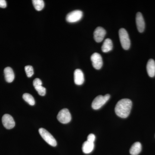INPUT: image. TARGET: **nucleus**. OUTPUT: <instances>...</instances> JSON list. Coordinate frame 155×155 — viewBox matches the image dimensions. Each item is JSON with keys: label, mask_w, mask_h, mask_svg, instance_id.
<instances>
[{"label": "nucleus", "mask_w": 155, "mask_h": 155, "mask_svg": "<svg viewBox=\"0 0 155 155\" xmlns=\"http://www.w3.org/2000/svg\"><path fill=\"white\" fill-rule=\"evenodd\" d=\"M33 86L35 87H36L41 86L42 84L41 81L38 78H36L33 81Z\"/></svg>", "instance_id": "nucleus-21"}, {"label": "nucleus", "mask_w": 155, "mask_h": 155, "mask_svg": "<svg viewBox=\"0 0 155 155\" xmlns=\"http://www.w3.org/2000/svg\"><path fill=\"white\" fill-rule=\"evenodd\" d=\"M32 3L34 7L37 11H41L44 8L45 3L43 0H33Z\"/></svg>", "instance_id": "nucleus-17"}, {"label": "nucleus", "mask_w": 155, "mask_h": 155, "mask_svg": "<svg viewBox=\"0 0 155 155\" xmlns=\"http://www.w3.org/2000/svg\"><path fill=\"white\" fill-rule=\"evenodd\" d=\"M35 89L36 90V91L38 92L39 94L41 96H44L46 94V90L45 87L41 85V86H39L36 87H35Z\"/></svg>", "instance_id": "nucleus-20"}, {"label": "nucleus", "mask_w": 155, "mask_h": 155, "mask_svg": "<svg viewBox=\"0 0 155 155\" xmlns=\"http://www.w3.org/2000/svg\"><path fill=\"white\" fill-rule=\"evenodd\" d=\"M142 150L141 143L139 142L134 143L130 147V153L131 155H138Z\"/></svg>", "instance_id": "nucleus-16"}, {"label": "nucleus", "mask_w": 155, "mask_h": 155, "mask_svg": "<svg viewBox=\"0 0 155 155\" xmlns=\"http://www.w3.org/2000/svg\"><path fill=\"white\" fill-rule=\"evenodd\" d=\"M7 7V2L5 0H0V8H5Z\"/></svg>", "instance_id": "nucleus-23"}, {"label": "nucleus", "mask_w": 155, "mask_h": 155, "mask_svg": "<svg viewBox=\"0 0 155 155\" xmlns=\"http://www.w3.org/2000/svg\"><path fill=\"white\" fill-rule=\"evenodd\" d=\"M147 70L148 75L150 77H154L155 75V62L153 59H150L148 61L147 65Z\"/></svg>", "instance_id": "nucleus-13"}, {"label": "nucleus", "mask_w": 155, "mask_h": 155, "mask_svg": "<svg viewBox=\"0 0 155 155\" xmlns=\"http://www.w3.org/2000/svg\"><path fill=\"white\" fill-rule=\"evenodd\" d=\"M131 100L128 99H122L116 104L115 113L116 115L122 118H126L129 116L132 108Z\"/></svg>", "instance_id": "nucleus-1"}, {"label": "nucleus", "mask_w": 155, "mask_h": 155, "mask_svg": "<svg viewBox=\"0 0 155 155\" xmlns=\"http://www.w3.org/2000/svg\"><path fill=\"white\" fill-rule=\"evenodd\" d=\"M22 98L30 105L33 106L35 104V101L31 95L28 93H25L23 94Z\"/></svg>", "instance_id": "nucleus-18"}, {"label": "nucleus", "mask_w": 155, "mask_h": 155, "mask_svg": "<svg viewBox=\"0 0 155 155\" xmlns=\"http://www.w3.org/2000/svg\"><path fill=\"white\" fill-rule=\"evenodd\" d=\"M83 17V12L80 10H75L67 14L66 20L70 23L78 22Z\"/></svg>", "instance_id": "nucleus-6"}, {"label": "nucleus", "mask_w": 155, "mask_h": 155, "mask_svg": "<svg viewBox=\"0 0 155 155\" xmlns=\"http://www.w3.org/2000/svg\"><path fill=\"white\" fill-rule=\"evenodd\" d=\"M25 70L26 75L28 78L31 77L34 74V69L33 67L31 66H25Z\"/></svg>", "instance_id": "nucleus-19"}, {"label": "nucleus", "mask_w": 155, "mask_h": 155, "mask_svg": "<svg viewBox=\"0 0 155 155\" xmlns=\"http://www.w3.org/2000/svg\"><path fill=\"white\" fill-rule=\"evenodd\" d=\"M95 136L93 134H91L88 136L87 137V141L91 143H94L95 140Z\"/></svg>", "instance_id": "nucleus-22"}, {"label": "nucleus", "mask_w": 155, "mask_h": 155, "mask_svg": "<svg viewBox=\"0 0 155 155\" xmlns=\"http://www.w3.org/2000/svg\"><path fill=\"white\" fill-rule=\"evenodd\" d=\"M39 133L42 138L48 144L53 147H56L57 145V141L54 137L48 130L43 128L39 129Z\"/></svg>", "instance_id": "nucleus-4"}, {"label": "nucleus", "mask_w": 155, "mask_h": 155, "mask_svg": "<svg viewBox=\"0 0 155 155\" xmlns=\"http://www.w3.org/2000/svg\"><path fill=\"white\" fill-rule=\"evenodd\" d=\"M57 119L62 124L69 123L72 119V116L69 110L66 108L62 109L58 113Z\"/></svg>", "instance_id": "nucleus-5"}, {"label": "nucleus", "mask_w": 155, "mask_h": 155, "mask_svg": "<svg viewBox=\"0 0 155 155\" xmlns=\"http://www.w3.org/2000/svg\"><path fill=\"white\" fill-rule=\"evenodd\" d=\"M113 48V44L112 40L110 38L106 39L102 46V51L103 52L107 53L111 51Z\"/></svg>", "instance_id": "nucleus-15"}, {"label": "nucleus", "mask_w": 155, "mask_h": 155, "mask_svg": "<svg viewBox=\"0 0 155 155\" xmlns=\"http://www.w3.org/2000/svg\"><path fill=\"white\" fill-rule=\"evenodd\" d=\"M136 22L137 27L140 32H143L144 31L145 24L142 14L140 12H138L136 17Z\"/></svg>", "instance_id": "nucleus-10"}, {"label": "nucleus", "mask_w": 155, "mask_h": 155, "mask_svg": "<svg viewBox=\"0 0 155 155\" xmlns=\"http://www.w3.org/2000/svg\"><path fill=\"white\" fill-rule=\"evenodd\" d=\"M2 122L4 127L7 129H11L14 128L15 122L13 117L9 114H5L2 118Z\"/></svg>", "instance_id": "nucleus-8"}, {"label": "nucleus", "mask_w": 155, "mask_h": 155, "mask_svg": "<svg viewBox=\"0 0 155 155\" xmlns=\"http://www.w3.org/2000/svg\"><path fill=\"white\" fill-rule=\"evenodd\" d=\"M94 147V143L90 142L87 140L86 141L84 142L82 145V151L84 153H90L93 150Z\"/></svg>", "instance_id": "nucleus-14"}, {"label": "nucleus", "mask_w": 155, "mask_h": 155, "mask_svg": "<svg viewBox=\"0 0 155 155\" xmlns=\"http://www.w3.org/2000/svg\"><path fill=\"white\" fill-rule=\"evenodd\" d=\"M74 82L77 85L83 84L84 81V75L82 71L80 69H76L74 73Z\"/></svg>", "instance_id": "nucleus-11"}, {"label": "nucleus", "mask_w": 155, "mask_h": 155, "mask_svg": "<svg viewBox=\"0 0 155 155\" xmlns=\"http://www.w3.org/2000/svg\"><path fill=\"white\" fill-rule=\"evenodd\" d=\"M119 37L122 47L124 49H129L130 47V41L127 31L122 28L119 30Z\"/></svg>", "instance_id": "nucleus-2"}, {"label": "nucleus", "mask_w": 155, "mask_h": 155, "mask_svg": "<svg viewBox=\"0 0 155 155\" xmlns=\"http://www.w3.org/2000/svg\"><path fill=\"white\" fill-rule=\"evenodd\" d=\"M91 59L92 62V65L95 69H100L102 67L103 59L101 54L97 53H94L92 55Z\"/></svg>", "instance_id": "nucleus-7"}, {"label": "nucleus", "mask_w": 155, "mask_h": 155, "mask_svg": "<svg viewBox=\"0 0 155 155\" xmlns=\"http://www.w3.org/2000/svg\"><path fill=\"white\" fill-rule=\"evenodd\" d=\"M5 79L7 82L11 83L14 81L15 75L14 71L12 68L10 67H7L4 69Z\"/></svg>", "instance_id": "nucleus-12"}, {"label": "nucleus", "mask_w": 155, "mask_h": 155, "mask_svg": "<svg viewBox=\"0 0 155 155\" xmlns=\"http://www.w3.org/2000/svg\"><path fill=\"white\" fill-rule=\"evenodd\" d=\"M110 94H106L105 96L99 95L97 97L92 103V107L95 110H98L103 107L108 100L110 99Z\"/></svg>", "instance_id": "nucleus-3"}, {"label": "nucleus", "mask_w": 155, "mask_h": 155, "mask_svg": "<svg viewBox=\"0 0 155 155\" xmlns=\"http://www.w3.org/2000/svg\"><path fill=\"white\" fill-rule=\"evenodd\" d=\"M106 34V30L101 27H98L96 28L94 33V37L97 42H101L104 38Z\"/></svg>", "instance_id": "nucleus-9"}]
</instances>
